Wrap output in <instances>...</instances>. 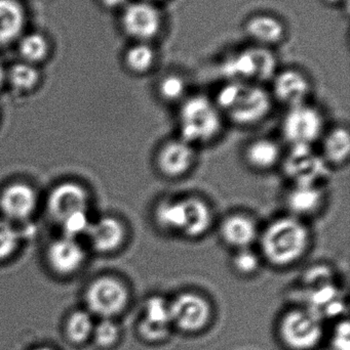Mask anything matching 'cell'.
<instances>
[{
    "label": "cell",
    "instance_id": "cell-1",
    "mask_svg": "<svg viewBox=\"0 0 350 350\" xmlns=\"http://www.w3.org/2000/svg\"><path fill=\"white\" fill-rule=\"evenodd\" d=\"M312 236L305 220L291 214L271 220L259 234L263 261L277 269H288L302 260L312 246Z\"/></svg>",
    "mask_w": 350,
    "mask_h": 350
},
{
    "label": "cell",
    "instance_id": "cell-2",
    "mask_svg": "<svg viewBox=\"0 0 350 350\" xmlns=\"http://www.w3.org/2000/svg\"><path fill=\"white\" fill-rule=\"evenodd\" d=\"M212 98L225 121L244 129L266 120L275 103L261 84L236 81L226 82Z\"/></svg>",
    "mask_w": 350,
    "mask_h": 350
},
{
    "label": "cell",
    "instance_id": "cell-3",
    "mask_svg": "<svg viewBox=\"0 0 350 350\" xmlns=\"http://www.w3.org/2000/svg\"><path fill=\"white\" fill-rule=\"evenodd\" d=\"M225 122L213 98L205 94L188 96L179 104L178 137L197 149L215 143L223 133Z\"/></svg>",
    "mask_w": 350,
    "mask_h": 350
},
{
    "label": "cell",
    "instance_id": "cell-4",
    "mask_svg": "<svg viewBox=\"0 0 350 350\" xmlns=\"http://www.w3.org/2000/svg\"><path fill=\"white\" fill-rule=\"evenodd\" d=\"M129 298L131 294L125 282L114 275H101L86 286L84 308L97 320H115L127 310Z\"/></svg>",
    "mask_w": 350,
    "mask_h": 350
},
{
    "label": "cell",
    "instance_id": "cell-5",
    "mask_svg": "<svg viewBox=\"0 0 350 350\" xmlns=\"http://www.w3.org/2000/svg\"><path fill=\"white\" fill-rule=\"evenodd\" d=\"M221 69L228 81L262 85L277 74V59L267 47H251L230 55Z\"/></svg>",
    "mask_w": 350,
    "mask_h": 350
},
{
    "label": "cell",
    "instance_id": "cell-6",
    "mask_svg": "<svg viewBox=\"0 0 350 350\" xmlns=\"http://www.w3.org/2000/svg\"><path fill=\"white\" fill-rule=\"evenodd\" d=\"M326 131L324 113L310 103L287 109L282 119V135L290 147H314Z\"/></svg>",
    "mask_w": 350,
    "mask_h": 350
},
{
    "label": "cell",
    "instance_id": "cell-7",
    "mask_svg": "<svg viewBox=\"0 0 350 350\" xmlns=\"http://www.w3.org/2000/svg\"><path fill=\"white\" fill-rule=\"evenodd\" d=\"M281 165L292 185H314L324 187L328 167L314 147L292 146L284 153Z\"/></svg>",
    "mask_w": 350,
    "mask_h": 350
},
{
    "label": "cell",
    "instance_id": "cell-8",
    "mask_svg": "<svg viewBox=\"0 0 350 350\" xmlns=\"http://www.w3.org/2000/svg\"><path fill=\"white\" fill-rule=\"evenodd\" d=\"M279 332L290 349L310 350L322 339V321L310 310H292L284 317Z\"/></svg>",
    "mask_w": 350,
    "mask_h": 350
},
{
    "label": "cell",
    "instance_id": "cell-9",
    "mask_svg": "<svg viewBox=\"0 0 350 350\" xmlns=\"http://www.w3.org/2000/svg\"><path fill=\"white\" fill-rule=\"evenodd\" d=\"M162 25V14L152 2H132L121 12V30L136 42H148L153 39Z\"/></svg>",
    "mask_w": 350,
    "mask_h": 350
},
{
    "label": "cell",
    "instance_id": "cell-10",
    "mask_svg": "<svg viewBox=\"0 0 350 350\" xmlns=\"http://www.w3.org/2000/svg\"><path fill=\"white\" fill-rule=\"evenodd\" d=\"M197 149L180 137L168 139L156 151L154 163L158 174L166 179H180L192 172Z\"/></svg>",
    "mask_w": 350,
    "mask_h": 350
},
{
    "label": "cell",
    "instance_id": "cell-11",
    "mask_svg": "<svg viewBox=\"0 0 350 350\" xmlns=\"http://www.w3.org/2000/svg\"><path fill=\"white\" fill-rule=\"evenodd\" d=\"M168 304L171 325L183 332H199L209 323L211 308L209 302L199 294L180 293Z\"/></svg>",
    "mask_w": 350,
    "mask_h": 350
},
{
    "label": "cell",
    "instance_id": "cell-12",
    "mask_svg": "<svg viewBox=\"0 0 350 350\" xmlns=\"http://www.w3.org/2000/svg\"><path fill=\"white\" fill-rule=\"evenodd\" d=\"M38 205L36 189L27 183L14 181L0 191V216L12 224L32 217Z\"/></svg>",
    "mask_w": 350,
    "mask_h": 350
},
{
    "label": "cell",
    "instance_id": "cell-13",
    "mask_svg": "<svg viewBox=\"0 0 350 350\" xmlns=\"http://www.w3.org/2000/svg\"><path fill=\"white\" fill-rule=\"evenodd\" d=\"M88 191L76 181L66 180L58 183L47 198V214L57 224L75 212L88 210Z\"/></svg>",
    "mask_w": 350,
    "mask_h": 350
},
{
    "label": "cell",
    "instance_id": "cell-14",
    "mask_svg": "<svg viewBox=\"0 0 350 350\" xmlns=\"http://www.w3.org/2000/svg\"><path fill=\"white\" fill-rule=\"evenodd\" d=\"M45 257L55 275L71 277L86 263V251L79 240L61 236L49 243Z\"/></svg>",
    "mask_w": 350,
    "mask_h": 350
},
{
    "label": "cell",
    "instance_id": "cell-15",
    "mask_svg": "<svg viewBox=\"0 0 350 350\" xmlns=\"http://www.w3.org/2000/svg\"><path fill=\"white\" fill-rule=\"evenodd\" d=\"M88 245L100 254H111L127 242V228L116 216L104 215L92 219L86 234Z\"/></svg>",
    "mask_w": 350,
    "mask_h": 350
},
{
    "label": "cell",
    "instance_id": "cell-16",
    "mask_svg": "<svg viewBox=\"0 0 350 350\" xmlns=\"http://www.w3.org/2000/svg\"><path fill=\"white\" fill-rule=\"evenodd\" d=\"M273 102L286 109L310 103L312 84L305 74L299 70L287 69L275 74L271 92Z\"/></svg>",
    "mask_w": 350,
    "mask_h": 350
},
{
    "label": "cell",
    "instance_id": "cell-17",
    "mask_svg": "<svg viewBox=\"0 0 350 350\" xmlns=\"http://www.w3.org/2000/svg\"><path fill=\"white\" fill-rule=\"evenodd\" d=\"M219 237L232 250L252 248L258 241L260 228L254 217L244 212L228 214L220 221Z\"/></svg>",
    "mask_w": 350,
    "mask_h": 350
},
{
    "label": "cell",
    "instance_id": "cell-18",
    "mask_svg": "<svg viewBox=\"0 0 350 350\" xmlns=\"http://www.w3.org/2000/svg\"><path fill=\"white\" fill-rule=\"evenodd\" d=\"M327 202L325 187L314 185H291L286 193L288 214L305 220L316 215Z\"/></svg>",
    "mask_w": 350,
    "mask_h": 350
},
{
    "label": "cell",
    "instance_id": "cell-19",
    "mask_svg": "<svg viewBox=\"0 0 350 350\" xmlns=\"http://www.w3.org/2000/svg\"><path fill=\"white\" fill-rule=\"evenodd\" d=\"M185 222L182 238L197 240L203 238L211 230L215 214L211 204L201 196H183Z\"/></svg>",
    "mask_w": 350,
    "mask_h": 350
},
{
    "label": "cell",
    "instance_id": "cell-20",
    "mask_svg": "<svg viewBox=\"0 0 350 350\" xmlns=\"http://www.w3.org/2000/svg\"><path fill=\"white\" fill-rule=\"evenodd\" d=\"M283 148L271 137H257L245 147L244 160L251 170L259 172H271L281 165Z\"/></svg>",
    "mask_w": 350,
    "mask_h": 350
},
{
    "label": "cell",
    "instance_id": "cell-21",
    "mask_svg": "<svg viewBox=\"0 0 350 350\" xmlns=\"http://www.w3.org/2000/svg\"><path fill=\"white\" fill-rule=\"evenodd\" d=\"M28 14L21 0H0V47L16 44L26 32Z\"/></svg>",
    "mask_w": 350,
    "mask_h": 350
},
{
    "label": "cell",
    "instance_id": "cell-22",
    "mask_svg": "<svg viewBox=\"0 0 350 350\" xmlns=\"http://www.w3.org/2000/svg\"><path fill=\"white\" fill-rule=\"evenodd\" d=\"M153 220L162 232L182 238L185 221L183 196L160 199L154 206Z\"/></svg>",
    "mask_w": 350,
    "mask_h": 350
},
{
    "label": "cell",
    "instance_id": "cell-23",
    "mask_svg": "<svg viewBox=\"0 0 350 350\" xmlns=\"http://www.w3.org/2000/svg\"><path fill=\"white\" fill-rule=\"evenodd\" d=\"M320 143V155L329 167H338L347 163L350 156V135L347 127L338 125L328 129Z\"/></svg>",
    "mask_w": 350,
    "mask_h": 350
},
{
    "label": "cell",
    "instance_id": "cell-24",
    "mask_svg": "<svg viewBox=\"0 0 350 350\" xmlns=\"http://www.w3.org/2000/svg\"><path fill=\"white\" fill-rule=\"evenodd\" d=\"M20 61L40 67L51 59L53 42L45 33L39 31L25 32L16 43Z\"/></svg>",
    "mask_w": 350,
    "mask_h": 350
},
{
    "label": "cell",
    "instance_id": "cell-25",
    "mask_svg": "<svg viewBox=\"0 0 350 350\" xmlns=\"http://www.w3.org/2000/svg\"><path fill=\"white\" fill-rule=\"evenodd\" d=\"M245 30L258 46L263 47L279 44L285 37L286 32L283 23L268 14H258L249 18Z\"/></svg>",
    "mask_w": 350,
    "mask_h": 350
},
{
    "label": "cell",
    "instance_id": "cell-26",
    "mask_svg": "<svg viewBox=\"0 0 350 350\" xmlns=\"http://www.w3.org/2000/svg\"><path fill=\"white\" fill-rule=\"evenodd\" d=\"M97 319L86 308H77L64 321L63 333L70 345L82 347L92 341Z\"/></svg>",
    "mask_w": 350,
    "mask_h": 350
},
{
    "label": "cell",
    "instance_id": "cell-27",
    "mask_svg": "<svg viewBox=\"0 0 350 350\" xmlns=\"http://www.w3.org/2000/svg\"><path fill=\"white\" fill-rule=\"evenodd\" d=\"M42 80L40 67L18 59L6 68V86L18 94H30L37 90Z\"/></svg>",
    "mask_w": 350,
    "mask_h": 350
},
{
    "label": "cell",
    "instance_id": "cell-28",
    "mask_svg": "<svg viewBox=\"0 0 350 350\" xmlns=\"http://www.w3.org/2000/svg\"><path fill=\"white\" fill-rule=\"evenodd\" d=\"M155 62V51L148 42H136L123 55L125 69L134 75L142 76L149 73Z\"/></svg>",
    "mask_w": 350,
    "mask_h": 350
},
{
    "label": "cell",
    "instance_id": "cell-29",
    "mask_svg": "<svg viewBox=\"0 0 350 350\" xmlns=\"http://www.w3.org/2000/svg\"><path fill=\"white\" fill-rule=\"evenodd\" d=\"M158 96L168 104H180L188 96L186 80L178 74H168L158 84Z\"/></svg>",
    "mask_w": 350,
    "mask_h": 350
},
{
    "label": "cell",
    "instance_id": "cell-30",
    "mask_svg": "<svg viewBox=\"0 0 350 350\" xmlns=\"http://www.w3.org/2000/svg\"><path fill=\"white\" fill-rule=\"evenodd\" d=\"M121 339V328L113 319H98L90 342L98 349H113Z\"/></svg>",
    "mask_w": 350,
    "mask_h": 350
},
{
    "label": "cell",
    "instance_id": "cell-31",
    "mask_svg": "<svg viewBox=\"0 0 350 350\" xmlns=\"http://www.w3.org/2000/svg\"><path fill=\"white\" fill-rule=\"evenodd\" d=\"M262 261L260 253L252 247L234 251L230 262L236 273L244 277H251L258 273Z\"/></svg>",
    "mask_w": 350,
    "mask_h": 350
},
{
    "label": "cell",
    "instance_id": "cell-32",
    "mask_svg": "<svg viewBox=\"0 0 350 350\" xmlns=\"http://www.w3.org/2000/svg\"><path fill=\"white\" fill-rule=\"evenodd\" d=\"M21 232L16 226L0 216V261H5L16 254L21 245Z\"/></svg>",
    "mask_w": 350,
    "mask_h": 350
},
{
    "label": "cell",
    "instance_id": "cell-33",
    "mask_svg": "<svg viewBox=\"0 0 350 350\" xmlns=\"http://www.w3.org/2000/svg\"><path fill=\"white\" fill-rule=\"evenodd\" d=\"M92 221L88 210L75 212L60 222L61 236L79 240L82 237H86Z\"/></svg>",
    "mask_w": 350,
    "mask_h": 350
},
{
    "label": "cell",
    "instance_id": "cell-34",
    "mask_svg": "<svg viewBox=\"0 0 350 350\" xmlns=\"http://www.w3.org/2000/svg\"><path fill=\"white\" fill-rule=\"evenodd\" d=\"M168 302L160 296L150 297L145 304L143 320L152 323V324L172 326Z\"/></svg>",
    "mask_w": 350,
    "mask_h": 350
},
{
    "label": "cell",
    "instance_id": "cell-35",
    "mask_svg": "<svg viewBox=\"0 0 350 350\" xmlns=\"http://www.w3.org/2000/svg\"><path fill=\"white\" fill-rule=\"evenodd\" d=\"M170 326L152 324L142 319L138 325V333L143 340L147 342H160L168 338L170 335Z\"/></svg>",
    "mask_w": 350,
    "mask_h": 350
},
{
    "label": "cell",
    "instance_id": "cell-36",
    "mask_svg": "<svg viewBox=\"0 0 350 350\" xmlns=\"http://www.w3.org/2000/svg\"><path fill=\"white\" fill-rule=\"evenodd\" d=\"M304 279H305L306 285L312 288L331 284L332 269L327 265H314L312 269H308Z\"/></svg>",
    "mask_w": 350,
    "mask_h": 350
},
{
    "label": "cell",
    "instance_id": "cell-37",
    "mask_svg": "<svg viewBox=\"0 0 350 350\" xmlns=\"http://www.w3.org/2000/svg\"><path fill=\"white\" fill-rule=\"evenodd\" d=\"M333 350H350V325L349 321L339 323L332 338Z\"/></svg>",
    "mask_w": 350,
    "mask_h": 350
},
{
    "label": "cell",
    "instance_id": "cell-38",
    "mask_svg": "<svg viewBox=\"0 0 350 350\" xmlns=\"http://www.w3.org/2000/svg\"><path fill=\"white\" fill-rule=\"evenodd\" d=\"M101 8L107 10H123L127 3L129 0H97Z\"/></svg>",
    "mask_w": 350,
    "mask_h": 350
},
{
    "label": "cell",
    "instance_id": "cell-39",
    "mask_svg": "<svg viewBox=\"0 0 350 350\" xmlns=\"http://www.w3.org/2000/svg\"><path fill=\"white\" fill-rule=\"evenodd\" d=\"M6 86V67L0 61V90Z\"/></svg>",
    "mask_w": 350,
    "mask_h": 350
},
{
    "label": "cell",
    "instance_id": "cell-40",
    "mask_svg": "<svg viewBox=\"0 0 350 350\" xmlns=\"http://www.w3.org/2000/svg\"><path fill=\"white\" fill-rule=\"evenodd\" d=\"M29 350H59L55 349V347H51V345H35V347H31Z\"/></svg>",
    "mask_w": 350,
    "mask_h": 350
},
{
    "label": "cell",
    "instance_id": "cell-41",
    "mask_svg": "<svg viewBox=\"0 0 350 350\" xmlns=\"http://www.w3.org/2000/svg\"><path fill=\"white\" fill-rule=\"evenodd\" d=\"M146 1L152 2V3H153V1H162V0H146Z\"/></svg>",
    "mask_w": 350,
    "mask_h": 350
}]
</instances>
